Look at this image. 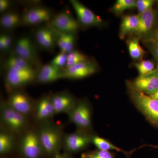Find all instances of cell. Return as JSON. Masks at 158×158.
<instances>
[{
    "label": "cell",
    "mask_w": 158,
    "mask_h": 158,
    "mask_svg": "<svg viewBox=\"0 0 158 158\" xmlns=\"http://www.w3.org/2000/svg\"><path fill=\"white\" fill-rule=\"evenodd\" d=\"M127 87L131 100L151 124L158 128V100L151 97L133 86L129 81Z\"/></svg>",
    "instance_id": "6da1fadb"
},
{
    "label": "cell",
    "mask_w": 158,
    "mask_h": 158,
    "mask_svg": "<svg viewBox=\"0 0 158 158\" xmlns=\"http://www.w3.org/2000/svg\"><path fill=\"white\" fill-rule=\"evenodd\" d=\"M44 152L49 156L58 154L62 143V133L58 127L45 125L37 132Z\"/></svg>",
    "instance_id": "7a4b0ae2"
},
{
    "label": "cell",
    "mask_w": 158,
    "mask_h": 158,
    "mask_svg": "<svg viewBox=\"0 0 158 158\" xmlns=\"http://www.w3.org/2000/svg\"><path fill=\"white\" fill-rule=\"evenodd\" d=\"M37 73L33 66L15 67L7 69L6 78V86L10 89L23 87L36 79Z\"/></svg>",
    "instance_id": "3957f363"
},
{
    "label": "cell",
    "mask_w": 158,
    "mask_h": 158,
    "mask_svg": "<svg viewBox=\"0 0 158 158\" xmlns=\"http://www.w3.org/2000/svg\"><path fill=\"white\" fill-rule=\"evenodd\" d=\"M1 113L2 123L10 131L18 133L25 128L26 116L12 109L8 102L2 104Z\"/></svg>",
    "instance_id": "277c9868"
},
{
    "label": "cell",
    "mask_w": 158,
    "mask_h": 158,
    "mask_svg": "<svg viewBox=\"0 0 158 158\" xmlns=\"http://www.w3.org/2000/svg\"><path fill=\"white\" fill-rule=\"evenodd\" d=\"M68 115L69 120L80 130L85 131L91 127V111L90 106L85 101L77 102Z\"/></svg>",
    "instance_id": "5b68a950"
},
{
    "label": "cell",
    "mask_w": 158,
    "mask_h": 158,
    "mask_svg": "<svg viewBox=\"0 0 158 158\" xmlns=\"http://www.w3.org/2000/svg\"><path fill=\"white\" fill-rule=\"evenodd\" d=\"M20 150L26 158H39L44 152L38 133L29 131L21 139Z\"/></svg>",
    "instance_id": "8992f818"
},
{
    "label": "cell",
    "mask_w": 158,
    "mask_h": 158,
    "mask_svg": "<svg viewBox=\"0 0 158 158\" xmlns=\"http://www.w3.org/2000/svg\"><path fill=\"white\" fill-rule=\"evenodd\" d=\"M14 54L23 59L32 66L37 65L39 57L32 40L28 36L18 40L14 48Z\"/></svg>",
    "instance_id": "52a82bcc"
},
{
    "label": "cell",
    "mask_w": 158,
    "mask_h": 158,
    "mask_svg": "<svg viewBox=\"0 0 158 158\" xmlns=\"http://www.w3.org/2000/svg\"><path fill=\"white\" fill-rule=\"evenodd\" d=\"M49 25L58 32L63 33H75L79 25L76 20L67 11H62L53 18Z\"/></svg>",
    "instance_id": "ba28073f"
},
{
    "label": "cell",
    "mask_w": 158,
    "mask_h": 158,
    "mask_svg": "<svg viewBox=\"0 0 158 158\" xmlns=\"http://www.w3.org/2000/svg\"><path fill=\"white\" fill-rule=\"evenodd\" d=\"M84 131L70 133L65 135L63 139L64 147L67 151L70 152H76L86 148L91 143L90 136Z\"/></svg>",
    "instance_id": "9c48e42d"
},
{
    "label": "cell",
    "mask_w": 158,
    "mask_h": 158,
    "mask_svg": "<svg viewBox=\"0 0 158 158\" xmlns=\"http://www.w3.org/2000/svg\"><path fill=\"white\" fill-rule=\"evenodd\" d=\"M52 12L48 8L37 6L29 9L22 17V23L26 25H35L50 22L52 19Z\"/></svg>",
    "instance_id": "30bf717a"
},
{
    "label": "cell",
    "mask_w": 158,
    "mask_h": 158,
    "mask_svg": "<svg viewBox=\"0 0 158 158\" xmlns=\"http://www.w3.org/2000/svg\"><path fill=\"white\" fill-rule=\"evenodd\" d=\"M97 69L95 63L88 60L63 69V77L69 79L83 78L93 74Z\"/></svg>",
    "instance_id": "8fae6325"
},
{
    "label": "cell",
    "mask_w": 158,
    "mask_h": 158,
    "mask_svg": "<svg viewBox=\"0 0 158 158\" xmlns=\"http://www.w3.org/2000/svg\"><path fill=\"white\" fill-rule=\"evenodd\" d=\"M132 83L136 89L151 95L158 89V68L150 73L139 75Z\"/></svg>",
    "instance_id": "7c38bea8"
},
{
    "label": "cell",
    "mask_w": 158,
    "mask_h": 158,
    "mask_svg": "<svg viewBox=\"0 0 158 158\" xmlns=\"http://www.w3.org/2000/svg\"><path fill=\"white\" fill-rule=\"evenodd\" d=\"M69 2L77 15L79 21L86 26H98L102 21L98 16L90 9L77 0H70Z\"/></svg>",
    "instance_id": "4fadbf2b"
},
{
    "label": "cell",
    "mask_w": 158,
    "mask_h": 158,
    "mask_svg": "<svg viewBox=\"0 0 158 158\" xmlns=\"http://www.w3.org/2000/svg\"><path fill=\"white\" fill-rule=\"evenodd\" d=\"M35 39L40 46L44 49L52 50L57 45L56 31L49 25L41 27L36 31Z\"/></svg>",
    "instance_id": "5bb4252c"
},
{
    "label": "cell",
    "mask_w": 158,
    "mask_h": 158,
    "mask_svg": "<svg viewBox=\"0 0 158 158\" xmlns=\"http://www.w3.org/2000/svg\"><path fill=\"white\" fill-rule=\"evenodd\" d=\"M51 98L56 114L61 113L68 114L77 103L72 95L68 92L56 94Z\"/></svg>",
    "instance_id": "9a60e30c"
},
{
    "label": "cell",
    "mask_w": 158,
    "mask_h": 158,
    "mask_svg": "<svg viewBox=\"0 0 158 158\" xmlns=\"http://www.w3.org/2000/svg\"><path fill=\"white\" fill-rule=\"evenodd\" d=\"M8 103L12 109L26 116L30 114L32 110L30 98L26 94L20 91L11 94Z\"/></svg>",
    "instance_id": "2e32d148"
},
{
    "label": "cell",
    "mask_w": 158,
    "mask_h": 158,
    "mask_svg": "<svg viewBox=\"0 0 158 158\" xmlns=\"http://www.w3.org/2000/svg\"><path fill=\"white\" fill-rule=\"evenodd\" d=\"M61 79H64L63 69L58 68L49 63L40 67L36 79L40 83L48 84Z\"/></svg>",
    "instance_id": "e0dca14e"
},
{
    "label": "cell",
    "mask_w": 158,
    "mask_h": 158,
    "mask_svg": "<svg viewBox=\"0 0 158 158\" xmlns=\"http://www.w3.org/2000/svg\"><path fill=\"white\" fill-rule=\"evenodd\" d=\"M157 11L152 9L139 14V22L136 33L146 35L153 28L157 18Z\"/></svg>",
    "instance_id": "ac0fdd59"
},
{
    "label": "cell",
    "mask_w": 158,
    "mask_h": 158,
    "mask_svg": "<svg viewBox=\"0 0 158 158\" xmlns=\"http://www.w3.org/2000/svg\"><path fill=\"white\" fill-rule=\"evenodd\" d=\"M55 114L56 113L51 97H44L38 101L36 108V117L38 120H47Z\"/></svg>",
    "instance_id": "d6986e66"
},
{
    "label": "cell",
    "mask_w": 158,
    "mask_h": 158,
    "mask_svg": "<svg viewBox=\"0 0 158 158\" xmlns=\"http://www.w3.org/2000/svg\"><path fill=\"white\" fill-rule=\"evenodd\" d=\"M56 32L57 45L61 52L68 54L73 51L76 38L75 33H60L57 31Z\"/></svg>",
    "instance_id": "ffe728a7"
},
{
    "label": "cell",
    "mask_w": 158,
    "mask_h": 158,
    "mask_svg": "<svg viewBox=\"0 0 158 158\" xmlns=\"http://www.w3.org/2000/svg\"><path fill=\"white\" fill-rule=\"evenodd\" d=\"M139 16L138 15H129L125 16L122 21L120 27L119 36L121 39L127 34L135 32L139 25Z\"/></svg>",
    "instance_id": "44dd1931"
},
{
    "label": "cell",
    "mask_w": 158,
    "mask_h": 158,
    "mask_svg": "<svg viewBox=\"0 0 158 158\" xmlns=\"http://www.w3.org/2000/svg\"><path fill=\"white\" fill-rule=\"evenodd\" d=\"M91 143H93L97 147L98 149L99 150L106 151L115 150L118 152H122L127 156H129L132 153V152H128L125 151L115 146L112 143L106 140L104 138L98 136H93L91 138Z\"/></svg>",
    "instance_id": "7402d4cb"
},
{
    "label": "cell",
    "mask_w": 158,
    "mask_h": 158,
    "mask_svg": "<svg viewBox=\"0 0 158 158\" xmlns=\"http://www.w3.org/2000/svg\"><path fill=\"white\" fill-rule=\"evenodd\" d=\"M0 23L1 26L4 29L12 30L22 23V17L16 12H7L2 16Z\"/></svg>",
    "instance_id": "603a6c76"
},
{
    "label": "cell",
    "mask_w": 158,
    "mask_h": 158,
    "mask_svg": "<svg viewBox=\"0 0 158 158\" xmlns=\"http://www.w3.org/2000/svg\"><path fill=\"white\" fill-rule=\"evenodd\" d=\"M14 138L11 134L2 132L0 134V153L4 154L11 151L14 146Z\"/></svg>",
    "instance_id": "cb8c5ba5"
},
{
    "label": "cell",
    "mask_w": 158,
    "mask_h": 158,
    "mask_svg": "<svg viewBox=\"0 0 158 158\" xmlns=\"http://www.w3.org/2000/svg\"><path fill=\"white\" fill-rule=\"evenodd\" d=\"M128 45L130 56L133 59L139 60L144 56V51L140 45L138 38H132L129 41Z\"/></svg>",
    "instance_id": "d4e9b609"
},
{
    "label": "cell",
    "mask_w": 158,
    "mask_h": 158,
    "mask_svg": "<svg viewBox=\"0 0 158 158\" xmlns=\"http://www.w3.org/2000/svg\"><path fill=\"white\" fill-rule=\"evenodd\" d=\"M87 56L79 51L73 50L67 54L66 68L88 61Z\"/></svg>",
    "instance_id": "484cf974"
},
{
    "label": "cell",
    "mask_w": 158,
    "mask_h": 158,
    "mask_svg": "<svg viewBox=\"0 0 158 158\" xmlns=\"http://www.w3.org/2000/svg\"><path fill=\"white\" fill-rule=\"evenodd\" d=\"M136 6V1L135 0H117L113 6V10L115 13H119Z\"/></svg>",
    "instance_id": "4316f807"
},
{
    "label": "cell",
    "mask_w": 158,
    "mask_h": 158,
    "mask_svg": "<svg viewBox=\"0 0 158 158\" xmlns=\"http://www.w3.org/2000/svg\"><path fill=\"white\" fill-rule=\"evenodd\" d=\"M135 66L139 75H144L150 73L156 69L153 62L148 60H142L136 63Z\"/></svg>",
    "instance_id": "83f0119b"
},
{
    "label": "cell",
    "mask_w": 158,
    "mask_h": 158,
    "mask_svg": "<svg viewBox=\"0 0 158 158\" xmlns=\"http://www.w3.org/2000/svg\"><path fill=\"white\" fill-rule=\"evenodd\" d=\"M81 158H114V156L110 152L98 149L84 153Z\"/></svg>",
    "instance_id": "f1b7e54d"
},
{
    "label": "cell",
    "mask_w": 158,
    "mask_h": 158,
    "mask_svg": "<svg viewBox=\"0 0 158 158\" xmlns=\"http://www.w3.org/2000/svg\"><path fill=\"white\" fill-rule=\"evenodd\" d=\"M67 53L61 52L51 61L50 64L60 69L66 67L67 63Z\"/></svg>",
    "instance_id": "f546056e"
},
{
    "label": "cell",
    "mask_w": 158,
    "mask_h": 158,
    "mask_svg": "<svg viewBox=\"0 0 158 158\" xmlns=\"http://www.w3.org/2000/svg\"><path fill=\"white\" fill-rule=\"evenodd\" d=\"M155 1L152 0H138L136 1V6L139 14L143 13L152 8Z\"/></svg>",
    "instance_id": "4dcf8cb0"
},
{
    "label": "cell",
    "mask_w": 158,
    "mask_h": 158,
    "mask_svg": "<svg viewBox=\"0 0 158 158\" xmlns=\"http://www.w3.org/2000/svg\"><path fill=\"white\" fill-rule=\"evenodd\" d=\"M145 44L151 53L154 57L158 66V44L153 38H150L145 40Z\"/></svg>",
    "instance_id": "1f68e13d"
},
{
    "label": "cell",
    "mask_w": 158,
    "mask_h": 158,
    "mask_svg": "<svg viewBox=\"0 0 158 158\" xmlns=\"http://www.w3.org/2000/svg\"><path fill=\"white\" fill-rule=\"evenodd\" d=\"M3 38L5 41V46H6V52H8L11 49L12 45V39L11 35L9 34H3Z\"/></svg>",
    "instance_id": "d6a6232c"
},
{
    "label": "cell",
    "mask_w": 158,
    "mask_h": 158,
    "mask_svg": "<svg viewBox=\"0 0 158 158\" xmlns=\"http://www.w3.org/2000/svg\"><path fill=\"white\" fill-rule=\"evenodd\" d=\"M11 6V2L8 0L0 1V12L2 13L8 10Z\"/></svg>",
    "instance_id": "836d02e7"
},
{
    "label": "cell",
    "mask_w": 158,
    "mask_h": 158,
    "mask_svg": "<svg viewBox=\"0 0 158 158\" xmlns=\"http://www.w3.org/2000/svg\"><path fill=\"white\" fill-rule=\"evenodd\" d=\"M0 50L1 52H6L5 41L2 35L0 37Z\"/></svg>",
    "instance_id": "e575fe53"
},
{
    "label": "cell",
    "mask_w": 158,
    "mask_h": 158,
    "mask_svg": "<svg viewBox=\"0 0 158 158\" xmlns=\"http://www.w3.org/2000/svg\"><path fill=\"white\" fill-rule=\"evenodd\" d=\"M149 96L152 98L158 100V89L153 94L151 95H149Z\"/></svg>",
    "instance_id": "d590c367"
},
{
    "label": "cell",
    "mask_w": 158,
    "mask_h": 158,
    "mask_svg": "<svg viewBox=\"0 0 158 158\" xmlns=\"http://www.w3.org/2000/svg\"><path fill=\"white\" fill-rule=\"evenodd\" d=\"M153 39L158 44V28L156 31L154 38H153Z\"/></svg>",
    "instance_id": "8d00e7d4"
},
{
    "label": "cell",
    "mask_w": 158,
    "mask_h": 158,
    "mask_svg": "<svg viewBox=\"0 0 158 158\" xmlns=\"http://www.w3.org/2000/svg\"><path fill=\"white\" fill-rule=\"evenodd\" d=\"M148 146H150V147L154 148H158V145H148Z\"/></svg>",
    "instance_id": "74e56055"
},
{
    "label": "cell",
    "mask_w": 158,
    "mask_h": 158,
    "mask_svg": "<svg viewBox=\"0 0 158 158\" xmlns=\"http://www.w3.org/2000/svg\"><path fill=\"white\" fill-rule=\"evenodd\" d=\"M157 3H158V1H157Z\"/></svg>",
    "instance_id": "f35d334b"
}]
</instances>
